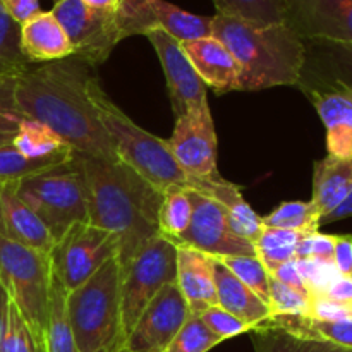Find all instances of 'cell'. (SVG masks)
I'll return each mask as SVG.
<instances>
[{"mask_svg": "<svg viewBox=\"0 0 352 352\" xmlns=\"http://www.w3.org/2000/svg\"><path fill=\"white\" fill-rule=\"evenodd\" d=\"M172 284H177V246L157 236L122 268L120 311L126 339L155 296Z\"/></svg>", "mask_w": 352, "mask_h": 352, "instance_id": "ba28073f", "label": "cell"}, {"mask_svg": "<svg viewBox=\"0 0 352 352\" xmlns=\"http://www.w3.org/2000/svg\"><path fill=\"white\" fill-rule=\"evenodd\" d=\"M177 287L191 315L217 305L213 258L192 248L177 246Z\"/></svg>", "mask_w": 352, "mask_h": 352, "instance_id": "44dd1931", "label": "cell"}, {"mask_svg": "<svg viewBox=\"0 0 352 352\" xmlns=\"http://www.w3.org/2000/svg\"><path fill=\"white\" fill-rule=\"evenodd\" d=\"M16 79L0 81V144H7L14 140L24 116L16 103Z\"/></svg>", "mask_w": 352, "mask_h": 352, "instance_id": "ab89813d", "label": "cell"}, {"mask_svg": "<svg viewBox=\"0 0 352 352\" xmlns=\"http://www.w3.org/2000/svg\"><path fill=\"white\" fill-rule=\"evenodd\" d=\"M337 236H330V234L323 232H313L302 237L299 241L298 248H296V260H333V250H336Z\"/></svg>", "mask_w": 352, "mask_h": 352, "instance_id": "7bdbcfd3", "label": "cell"}, {"mask_svg": "<svg viewBox=\"0 0 352 352\" xmlns=\"http://www.w3.org/2000/svg\"><path fill=\"white\" fill-rule=\"evenodd\" d=\"M220 260V258H219ZM223 265L243 282L246 287H250L261 301L268 305V282H270V274L263 267L256 256H229L222 258Z\"/></svg>", "mask_w": 352, "mask_h": 352, "instance_id": "8d00e7d4", "label": "cell"}, {"mask_svg": "<svg viewBox=\"0 0 352 352\" xmlns=\"http://www.w3.org/2000/svg\"><path fill=\"white\" fill-rule=\"evenodd\" d=\"M120 278L113 256L81 287L65 292V316L79 352H124Z\"/></svg>", "mask_w": 352, "mask_h": 352, "instance_id": "277c9868", "label": "cell"}, {"mask_svg": "<svg viewBox=\"0 0 352 352\" xmlns=\"http://www.w3.org/2000/svg\"><path fill=\"white\" fill-rule=\"evenodd\" d=\"M191 191V189H189ZM192 219L175 246L192 248L212 258L256 256L254 244L237 236L222 206L212 198L191 191Z\"/></svg>", "mask_w": 352, "mask_h": 352, "instance_id": "5bb4252c", "label": "cell"}, {"mask_svg": "<svg viewBox=\"0 0 352 352\" xmlns=\"http://www.w3.org/2000/svg\"><path fill=\"white\" fill-rule=\"evenodd\" d=\"M284 24L305 41L352 45V0H284Z\"/></svg>", "mask_w": 352, "mask_h": 352, "instance_id": "9a60e30c", "label": "cell"}, {"mask_svg": "<svg viewBox=\"0 0 352 352\" xmlns=\"http://www.w3.org/2000/svg\"><path fill=\"white\" fill-rule=\"evenodd\" d=\"M95 69L76 57L31 64L16 79V103L26 119L50 127L74 153L120 162L91 100Z\"/></svg>", "mask_w": 352, "mask_h": 352, "instance_id": "6da1fadb", "label": "cell"}, {"mask_svg": "<svg viewBox=\"0 0 352 352\" xmlns=\"http://www.w3.org/2000/svg\"><path fill=\"white\" fill-rule=\"evenodd\" d=\"M52 14L60 23L72 45V57L96 69L110 57L117 43L124 40L117 24V14L89 9L81 0H58Z\"/></svg>", "mask_w": 352, "mask_h": 352, "instance_id": "30bf717a", "label": "cell"}, {"mask_svg": "<svg viewBox=\"0 0 352 352\" xmlns=\"http://www.w3.org/2000/svg\"><path fill=\"white\" fill-rule=\"evenodd\" d=\"M199 316H201L203 322L206 323V327L222 340L232 339V337L241 336V333L253 332V329H251L248 323H244L243 320H239L237 316L230 315L229 311L220 308L219 305L210 306V308L205 309Z\"/></svg>", "mask_w": 352, "mask_h": 352, "instance_id": "b9f144b4", "label": "cell"}, {"mask_svg": "<svg viewBox=\"0 0 352 352\" xmlns=\"http://www.w3.org/2000/svg\"><path fill=\"white\" fill-rule=\"evenodd\" d=\"M272 277H275L277 280H280L282 284L289 285V287L296 289L299 292H305V294H309L308 289H306L305 280L301 277V272L298 268V261L291 260V261H285V263L278 265L274 272H272Z\"/></svg>", "mask_w": 352, "mask_h": 352, "instance_id": "bcb514c9", "label": "cell"}, {"mask_svg": "<svg viewBox=\"0 0 352 352\" xmlns=\"http://www.w3.org/2000/svg\"><path fill=\"white\" fill-rule=\"evenodd\" d=\"M181 48L205 86L219 93L241 91V69L229 48L215 36L181 41Z\"/></svg>", "mask_w": 352, "mask_h": 352, "instance_id": "d6986e66", "label": "cell"}, {"mask_svg": "<svg viewBox=\"0 0 352 352\" xmlns=\"http://www.w3.org/2000/svg\"><path fill=\"white\" fill-rule=\"evenodd\" d=\"M213 277L217 305L220 308L243 320L253 330L270 318V308L267 302L261 301L250 287H246L219 258H213Z\"/></svg>", "mask_w": 352, "mask_h": 352, "instance_id": "603a6c76", "label": "cell"}, {"mask_svg": "<svg viewBox=\"0 0 352 352\" xmlns=\"http://www.w3.org/2000/svg\"><path fill=\"white\" fill-rule=\"evenodd\" d=\"M268 308L272 316H308L309 315V294L299 292L289 285L282 284L270 275L268 282Z\"/></svg>", "mask_w": 352, "mask_h": 352, "instance_id": "74e56055", "label": "cell"}, {"mask_svg": "<svg viewBox=\"0 0 352 352\" xmlns=\"http://www.w3.org/2000/svg\"><path fill=\"white\" fill-rule=\"evenodd\" d=\"M349 217H352V191H351V195L346 198V201H344L339 208L333 210L330 215H327L325 219L320 222V227L327 226V223L339 222V220H344V219H349Z\"/></svg>", "mask_w": 352, "mask_h": 352, "instance_id": "681fc988", "label": "cell"}, {"mask_svg": "<svg viewBox=\"0 0 352 352\" xmlns=\"http://www.w3.org/2000/svg\"><path fill=\"white\" fill-rule=\"evenodd\" d=\"M332 261L342 277L352 278V236L349 234L337 236Z\"/></svg>", "mask_w": 352, "mask_h": 352, "instance_id": "f6af8a7d", "label": "cell"}, {"mask_svg": "<svg viewBox=\"0 0 352 352\" xmlns=\"http://www.w3.org/2000/svg\"><path fill=\"white\" fill-rule=\"evenodd\" d=\"M91 100L100 120L112 141L117 158L160 192L170 188H188L189 177L172 157L165 140L134 124L107 96L98 79L91 86Z\"/></svg>", "mask_w": 352, "mask_h": 352, "instance_id": "5b68a950", "label": "cell"}, {"mask_svg": "<svg viewBox=\"0 0 352 352\" xmlns=\"http://www.w3.org/2000/svg\"><path fill=\"white\" fill-rule=\"evenodd\" d=\"M306 71L352 85V45L305 41Z\"/></svg>", "mask_w": 352, "mask_h": 352, "instance_id": "484cf974", "label": "cell"}, {"mask_svg": "<svg viewBox=\"0 0 352 352\" xmlns=\"http://www.w3.org/2000/svg\"><path fill=\"white\" fill-rule=\"evenodd\" d=\"M43 352H79L65 316V291L52 275L50 323Z\"/></svg>", "mask_w": 352, "mask_h": 352, "instance_id": "e575fe53", "label": "cell"}, {"mask_svg": "<svg viewBox=\"0 0 352 352\" xmlns=\"http://www.w3.org/2000/svg\"><path fill=\"white\" fill-rule=\"evenodd\" d=\"M85 6H88L89 9L98 10V12L105 14H117L119 12V7L122 0H81Z\"/></svg>", "mask_w": 352, "mask_h": 352, "instance_id": "f907efd6", "label": "cell"}, {"mask_svg": "<svg viewBox=\"0 0 352 352\" xmlns=\"http://www.w3.org/2000/svg\"><path fill=\"white\" fill-rule=\"evenodd\" d=\"M0 352H41L30 325L12 302L9 305V315H7L6 332L0 342Z\"/></svg>", "mask_w": 352, "mask_h": 352, "instance_id": "f35d334b", "label": "cell"}, {"mask_svg": "<svg viewBox=\"0 0 352 352\" xmlns=\"http://www.w3.org/2000/svg\"><path fill=\"white\" fill-rule=\"evenodd\" d=\"M352 191V157L337 158L327 155L315 162L313 170V196L309 201L315 205L320 222L339 208Z\"/></svg>", "mask_w": 352, "mask_h": 352, "instance_id": "cb8c5ba5", "label": "cell"}, {"mask_svg": "<svg viewBox=\"0 0 352 352\" xmlns=\"http://www.w3.org/2000/svg\"><path fill=\"white\" fill-rule=\"evenodd\" d=\"M251 333L256 352H352L349 347L337 346L327 340L296 337L268 325L256 327Z\"/></svg>", "mask_w": 352, "mask_h": 352, "instance_id": "83f0119b", "label": "cell"}, {"mask_svg": "<svg viewBox=\"0 0 352 352\" xmlns=\"http://www.w3.org/2000/svg\"><path fill=\"white\" fill-rule=\"evenodd\" d=\"M54 2H58V0H54Z\"/></svg>", "mask_w": 352, "mask_h": 352, "instance_id": "f5cc1de1", "label": "cell"}, {"mask_svg": "<svg viewBox=\"0 0 352 352\" xmlns=\"http://www.w3.org/2000/svg\"><path fill=\"white\" fill-rule=\"evenodd\" d=\"M74 151H65V153L55 155L50 158H33L24 157L23 153L12 146V141L7 144H0V182L3 181H21L30 175L41 174L50 168L58 167L62 164H67L72 158Z\"/></svg>", "mask_w": 352, "mask_h": 352, "instance_id": "f546056e", "label": "cell"}, {"mask_svg": "<svg viewBox=\"0 0 352 352\" xmlns=\"http://www.w3.org/2000/svg\"><path fill=\"white\" fill-rule=\"evenodd\" d=\"M122 38L162 30L179 41L212 36V17L196 16L167 0H122L117 12Z\"/></svg>", "mask_w": 352, "mask_h": 352, "instance_id": "8fae6325", "label": "cell"}, {"mask_svg": "<svg viewBox=\"0 0 352 352\" xmlns=\"http://www.w3.org/2000/svg\"><path fill=\"white\" fill-rule=\"evenodd\" d=\"M223 340L206 327L199 315H191L164 352H208Z\"/></svg>", "mask_w": 352, "mask_h": 352, "instance_id": "d590c367", "label": "cell"}, {"mask_svg": "<svg viewBox=\"0 0 352 352\" xmlns=\"http://www.w3.org/2000/svg\"><path fill=\"white\" fill-rule=\"evenodd\" d=\"M212 36L222 41L239 64L241 91L298 86L306 45L284 23L256 24L215 14Z\"/></svg>", "mask_w": 352, "mask_h": 352, "instance_id": "3957f363", "label": "cell"}, {"mask_svg": "<svg viewBox=\"0 0 352 352\" xmlns=\"http://www.w3.org/2000/svg\"><path fill=\"white\" fill-rule=\"evenodd\" d=\"M298 86L318 112L327 131V150L337 158L352 157V85L302 69Z\"/></svg>", "mask_w": 352, "mask_h": 352, "instance_id": "7c38bea8", "label": "cell"}, {"mask_svg": "<svg viewBox=\"0 0 352 352\" xmlns=\"http://www.w3.org/2000/svg\"><path fill=\"white\" fill-rule=\"evenodd\" d=\"M0 284L43 352L52 305L50 256L0 234Z\"/></svg>", "mask_w": 352, "mask_h": 352, "instance_id": "8992f818", "label": "cell"}, {"mask_svg": "<svg viewBox=\"0 0 352 352\" xmlns=\"http://www.w3.org/2000/svg\"><path fill=\"white\" fill-rule=\"evenodd\" d=\"M21 48L31 64L72 57L71 41L52 10H41L21 24Z\"/></svg>", "mask_w": 352, "mask_h": 352, "instance_id": "7402d4cb", "label": "cell"}, {"mask_svg": "<svg viewBox=\"0 0 352 352\" xmlns=\"http://www.w3.org/2000/svg\"><path fill=\"white\" fill-rule=\"evenodd\" d=\"M30 65L21 48V24L0 6V81L19 78Z\"/></svg>", "mask_w": 352, "mask_h": 352, "instance_id": "1f68e13d", "label": "cell"}, {"mask_svg": "<svg viewBox=\"0 0 352 352\" xmlns=\"http://www.w3.org/2000/svg\"><path fill=\"white\" fill-rule=\"evenodd\" d=\"M9 305H10L9 294H7L6 287L0 284V342H2L3 332H6L7 315H9Z\"/></svg>", "mask_w": 352, "mask_h": 352, "instance_id": "816d5d0a", "label": "cell"}, {"mask_svg": "<svg viewBox=\"0 0 352 352\" xmlns=\"http://www.w3.org/2000/svg\"><path fill=\"white\" fill-rule=\"evenodd\" d=\"M192 219V196L188 188H170L162 196L158 229L160 236L177 243L188 230Z\"/></svg>", "mask_w": 352, "mask_h": 352, "instance_id": "f1b7e54d", "label": "cell"}, {"mask_svg": "<svg viewBox=\"0 0 352 352\" xmlns=\"http://www.w3.org/2000/svg\"><path fill=\"white\" fill-rule=\"evenodd\" d=\"M0 6L19 24L33 17L34 14L41 12L40 0H0Z\"/></svg>", "mask_w": 352, "mask_h": 352, "instance_id": "7dc6e473", "label": "cell"}, {"mask_svg": "<svg viewBox=\"0 0 352 352\" xmlns=\"http://www.w3.org/2000/svg\"><path fill=\"white\" fill-rule=\"evenodd\" d=\"M327 298L333 299L337 302H342L352 308V278L351 277H342L340 275L336 282L332 284V287L325 292Z\"/></svg>", "mask_w": 352, "mask_h": 352, "instance_id": "c3c4849f", "label": "cell"}, {"mask_svg": "<svg viewBox=\"0 0 352 352\" xmlns=\"http://www.w3.org/2000/svg\"><path fill=\"white\" fill-rule=\"evenodd\" d=\"M191 316L177 284L162 289L126 339L124 352H164Z\"/></svg>", "mask_w": 352, "mask_h": 352, "instance_id": "2e32d148", "label": "cell"}, {"mask_svg": "<svg viewBox=\"0 0 352 352\" xmlns=\"http://www.w3.org/2000/svg\"><path fill=\"white\" fill-rule=\"evenodd\" d=\"M217 14L256 24L284 23V0H213Z\"/></svg>", "mask_w": 352, "mask_h": 352, "instance_id": "836d02e7", "label": "cell"}, {"mask_svg": "<svg viewBox=\"0 0 352 352\" xmlns=\"http://www.w3.org/2000/svg\"><path fill=\"white\" fill-rule=\"evenodd\" d=\"M309 318L320 322H340L352 318V308L327 298L325 294L309 296Z\"/></svg>", "mask_w": 352, "mask_h": 352, "instance_id": "ee69618b", "label": "cell"}, {"mask_svg": "<svg viewBox=\"0 0 352 352\" xmlns=\"http://www.w3.org/2000/svg\"><path fill=\"white\" fill-rule=\"evenodd\" d=\"M188 189L208 196L213 201L219 203L226 212L234 232L250 243H256L263 230V222H261V217L244 199L241 186L226 181L219 174L206 179H189Z\"/></svg>", "mask_w": 352, "mask_h": 352, "instance_id": "ffe728a7", "label": "cell"}, {"mask_svg": "<svg viewBox=\"0 0 352 352\" xmlns=\"http://www.w3.org/2000/svg\"><path fill=\"white\" fill-rule=\"evenodd\" d=\"M263 227L294 230L299 234L318 232L320 215L311 201H284L272 213L261 217Z\"/></svg>", "mask_w": 352, "mask_h": 352, "instance_id": "d6a6232c", "label": "cell"}, {"mask_svg": "<svg viewBox=\"0 0 352 352\" xmlns=\"http://www.w3.org/2000/svg\"><path fill=\"white\" fill-rule=\"evenodd\" d=\"M146 38L153 45L158 60L164 67L175 119L208 103L205 82L181 48V41L162 30L150 31Z\"/></svg>", "mask_w": 352, "mask_h": 352, "instance_id": "e0dca14e", "label": "cell"}, {"mask_svg": "<svg viewBox=\"0 0 352 352\" xmlns=\"http://www.w3.org/2000/svg\"><path fill=\"white\" fill-rule=\"evenodd\" d=\"M296 261H298V268L301 272V277L305 280L309 296L325 294L332 287L333 282L340 277L333 261L315 260V258Z\"/></svg>", "mask_w": 352, "mask_h": 352, "instance_id": "60d3db41", "label": "cell"}, {"mask_svg": "<svg viewBox=\"0 0 352 352\" xmlns=\"http://www.w3.org/2000/svg\"><path fill=\"white\" fill-rule=\"evenodd\" d=\"M119 241L112 232L78 222L65 230L50 253L52 275L65 292L81 287L110 258L117 256Z\"/></svg>", "mask_w": 352, "mask_h": 352, "instance_id": "9c48e42d", "label": "cell"}, {"mask_svg": "<svg viewBox=\"0 0 352 352\" xmlns=\"http://www.w3.org/2000/svg\"><path fill=\"white\" fill-rule=\"evenodd\" d=\"M263 325L284 330L296 337L327 340L352 349V318L340 322H320L309 316H272Z\"/></svg>", "mask_w": 352, "mask_h": 352, "instance_id": "d4e9b609", "label": "cell"}, {"mask_svg": "<svg viewBox=\"0 0 352 352\" xmlns=\"http://www.w3.org/2000/svg\"><path fill=\"white\" fill-rule=\"evenodd\" d=\"M88 192L89 222L119 241L117 260L126 267L153 237L160 236L158 213L164 192L122 162L74 153Z\"/></svg>", "mask_w": 352, "mask_h": 352, "instance_id": "7a4b0ae2", "label": "cell"}, {"mask_svg": "<svg viewBox=\"0 0 352 352\" xmlns=\"http://www.w3.org/2000/svg\"><path fill=\"white\" fill-rule=\"evenodd\" d=\"M16 182H0V234L50 256L55 239L40 217L19 198Z\"/></svg>", "mask_w": 352, "mask_h": 352, "instance_id": "ac0fdd59", "label": "cell"}, {"mask_svg": "<svg viewBox=\"0 0 352 352\" xmlns=\"http://www.w3.org/2000/svg\"><path fill=\"white\" fill-rule=\"evenodd\" d=\"M19 198L36 213L57 243L78 222H89L88 192L74 155L67 164L16 182Z\"/></svg>", "mask_w": 352, "mask_h": 352, "instance_id": "52a82bcc", "label": "cell"}, {"mask_svg": "<svg viewBox=\"0 0 352 352\" xmlns=\"http://www.w3.org/2000/svg\"><path fill=\"white\" fill-rule=\"evenodd\" d=\"M172 157L189 179L219 175L217 168V133L210 105L189 110L175 119L174 133L165 140Z\"/></svg>", "mask_w": 352, "mask_h": 352, "instance_id": "4fadbf2b", "label": "cell"}, {"mask_svg": "<svg viewBox=\"0 0 352 352\" xmlns=\"http://www.w3.org/2000/svg\"><path fill=\"white\" fill-rule=\"evenodd\" d=\"M12 146L24 157L33 158V160L50 158L55 155L65 153V151H72V148L62 138H58L50 127L36 122V120L26 119V117L19 124V129L12 140Z\"/></svg>", "mask_w": 352, "mask_h": 352, "instance_id": "4316f807", "label": "cell"}, {"mask_svg": "<svg viewBox=\"0 0 352 352\" xmlns=\"http://www.w3.org/2000/svg\"><path fill=\"white\" fill-rule=\"evenodd\" d=\"M302 237L305 234L294 232V230L263 227L260 237L254 243V253L267 268L268 274H272L278 265L294 260L296 248Z\"/></svg>", "mask_w": 352, "mask_h": 352, "instance_id": "4dcf8cb0", "label": "cell"}]
</instances>
